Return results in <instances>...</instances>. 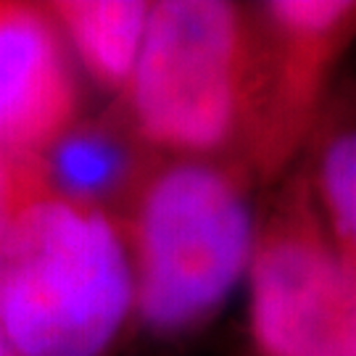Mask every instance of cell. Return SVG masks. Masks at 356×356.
I'll return each instance as SVG.
<instances>
[{
	"mask_svg": "<svg viewBox=\"0 0 356 356\" xmlns=\"http://www.w3.org/2000/svg\"><path fill=\"white\" fill-rule=\"evenodd\" d=\"M159 156L124 116L108 108L101 116L82 114L38 159L53 193L119 216Z\"/></svg>",
	"mask_w": 356,
	"mask_h": 356,
	"instance_id": "52a82bcc",
	"label": "cell"
},
{
	"mask_svg": "<svg viewBox=\"0 0 356 356\" xmlns=\"http://www.w3.org/2000/svg\"><path fill=\"white\" fill-rule=\"evenodd\" d=\"M245 291L256 356H356V277L301 164L261 201Z\"/></svg>",
	"mask_w": 356,
	"mask_h": 356,
	"instance_id": "277c9868",
	"label": "cell"
},
{
	"mask_svg": "<svg viewBox=\"0 0 356 356\" xmlns=\"http://www.w3.org/2000/svg\"><path fill=\"white\" fill-rule=\"evenodd\" d=\"M259 32V92L245 166L261 191L301 161L356 42V0L251 3Z\"/></svg>",
	"mask_w": 356,
	"mask_h": 356,
	"instance_id": "5b68a950",
	"label": "cell"
},
{
	"mask_svg": "<svg viewBox=\"0 0 356 356\" xmlns=\"http://www.w3.org/2000/svg\"><path fill=\"white\" fill-rule=\"evenodd\" d=\"M0 356H16L11 343H8V338H6V332H3V327H0Z\"/></svg>",
	"mask_w": 356,
	"mask_h": 356,
	"instance_id": "8fae6325",
	"label": "cell"
},
{
	"mask_svg": "<svg viewBox=\"0 0 356 356\" xmlns=\"http://www.w3.org/2000/svg\"><path fill=\"white\" fill-rule=\"evenodd\" d=\"M298 164L335 248L356 277V79L338 82Z\"/></svg>",
	"mask_w": 356,
	"mask_h": 356,
	"instance_id": "9c48e42d",
	"label": "cell"
},
{
	"mask_svg": "<svg viewBox=\"0 0 356 356\" xmlns=\"http://www.w3.org/2000/svg\"><path fill=\"white\" fill-rule=\"evenodd\" d=\"M261 185L232 159L159 156L119 214L135 275V332H204L248 280Z\"/></svg>",
	"mask_w": 356,
	"mask_h": 356,
	"instance_id": "6da1fadb",
	"label": "cell"
},
{
	"mask_svg": "<svg viewBox=\"0 0 356 356\" xmlns=\"http://www.w3.org/2000/svg\"><path fill=\"white\" fill-rule=\"evenodd\" d=\"M151 0H51L45 8L76 72L111 98L127 92L140 61Z\"/></svg>",
	"mask_w": 356,
	"mask_h": 356,
	"instance_id": "ba28073f",
	"label": "cell"
},
{
	"mask_svg": "<svg viewBox=\"0 0 356 356\" xmlns=\"http://www.w3.org/2000/svg\"><path fill=\"white\" fill-rule=\"evenodd\" d=\"M51 191L38 156L0 151V245L29 206Z\"/></svg>",
	"mask_w": 356,
	"mask_h": 356,
	"instance_id": "30bf717a",
	"label": "cell"
},
{
	"mask_svg": "<svg viewBox=\"0 0 356 356\" xmlns=\"http://www.w3.org/2000/svg\"><path fill=\"white\" fill-rule=\"evenodd\" d=\"M79 116L76 66L45 3L0 0V151L40 156Z\"/></svg>",
	"mask_w": 356,
	"mask_h": 356,
	"instance_id": "8992f818",
	"label": "cell"
},
{
	"mask_svg": "<svg viewBox=\"0 0 356 356\" xmlns=\"http://www.w3.org/2000/svg\"><path fill=\"white\" fill-rule=\"evenodd\" d=\"M256 92L251 3L153 0L135 76L111 108L161 156L245 164Z\"/></svg>",
	"mask_w": 356,
	"mask_h": 356,
	"instance_id": "3957f363",
	"label": "cell"
},
{
	"mask_svg": "<svg viewBox=\"0 0 356 356\" xmlns=\"http://www.w3.org/2000/svg\"><path fill=\"white\" fill-rule=\"evenodd\" d=\"M0 327L16 356H114L135 335L119 216L42 193L0 245Z\"/></svg>",
	"mask_w": 356,
	"mask_h": 356,
	"instance_id": "7a4b0ae2",
	"label": "cell"
}]
</instances>
